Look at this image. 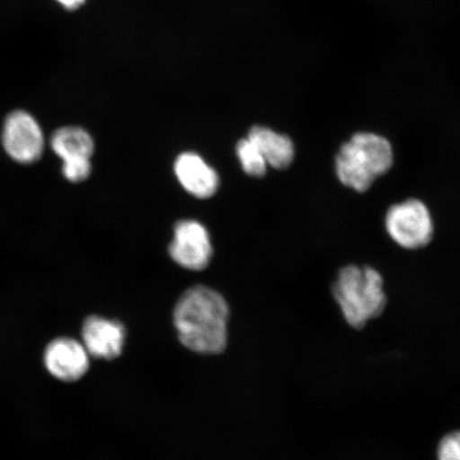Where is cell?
<instances>
[{
  "label": "cell",
  "mask_w": 460,
  "mask_h": 460,
  "mask_svg": "<svg viewBox=\"0 0 460 460\" xmlns=\"http://www.w3.org/2000/svg\"><path fill=\"white\" fill-rule=\"evenodd\" d=\"M90 358L83 342L70 337H58L46 345L43 364L58 381L75 383L88 372Z\"/></svg>",
  "instance_id": "8992f818"
},
{
  "label": "cell",
  "mask_w": 460,
  "mask_h": 460,
  "mask_svg": "<svg viewBox=\"0 0 460 460\" xmlns=\"http://www.w3.org/2000/svg\"><path fill=\"white\" fill-rule=\"evenodd\" d=\"M385 226L390 238L404 249H421L433 239V218L427 205L416 199L391 206Z\"/></svg>",
  "instance_id": "277c9868"
},
{
  "label": "cell",
  "mask_w": 460,
  "mask_h": 460,
  "mask_svg": "<svg viewBox=\"0 0 460 460\" xmlns=\"http://www.w3.org/2000/svg\"><path fill=\"white\" fill-rule=\"evenodd\" d=\"M170 255L180 266L192 271L205 269L212 257L208 232L197 221L178 222L170 245Z\"/></svg>",
  "instance_id": "52a82bcc"
},
{
  "label": "cell",
  "mask_w": 460,
  "mask_h": 460,
  "mask_svg": "<svg viewBox=\"0 0 460 460\" xmlns=\"http://www.w3.org/2000/svg\"><path fill=\"white\" fill-rule=\"evenodd\" d=\"M3 144L5 152L16 163L33 164L43 154V132L31 114L15 111L4 119Z\"/></svg>",
  "instance_id": "5b68a950"
},
{
  "label": "cell",
  "mask_w": 460,
  "mask_h": 460,
  "mask_svg": "<svg viewBox=\"0 0 460 460\" xmlns=\"http://www.w3.org/2000/svg\"><path fill=\"white\" fill-rule=\"evenodd\" d=\"M83 344L92 358L111 360L123 352L126 330L120 322L91 315L84 322Z\"/></svg>",
  "instance_id": "ba28073f"
},
{
  "label": "cell",
  "mask_w": 460,
  "mask_h": 460,
  "mask_svg": "<svg viewBox=\"0 0 460 460\" xmlns=\"http://www.w3.org/2000/svg\"><path fill=\"white\" fill-rule=\"evenodd\" d=\"M393 164L394 149L386 137L358 132L339 149L335 168L343 186L366 192Z\"/></svg>",
  "instance_id": "3957f363"
},
{
  "label": "cell",
  "mask_w": 460,
  "mask_h": 460,
  "mask_svg": "<svg viewBox=\"0 0 460 460\" xmlns=\"http://www.w3.org/2000/svg\"><path fill=\"white\" fill-rule=\"evenodd\" d=\"M56 2L59 3L62 7L67 10H75L82 7L85 0H56Z\"/></svg>",
  "instance_id": "9a60e30c"
},
{
  "label": "cell",
  "mask_w": 460,
  "mask_h": 460,
  "mask_svg": "<svg viewBox=\"0 0 460 460\" xmlns=\"http://www.w3.org/2000/svg\"><path fill=\"white\" fill-rule=\"evenodd\" d=\"M237 155L246 174L252 177H261L266 174L267 161L249 139L241 140L238 143Z\"/></svg>",
  "instance_id": "7c38bea8"
},
{
  "label": "cell",
  "mask_w": 460,
  "mask_h": 460,
  "mask_svg": "<svg viewBox=\"0 0 460 460\" xmlns=\"http://www.w3.org/2000/svg\"><path fill=\"white\" fill-rule=\"evenodd\" d=\"M228 319L226 298L205 286L183 293L174 309L178 337L187 349L199 354H218L226 349Z\"/></svg>",
  "instance_id": "6da1fadb"
},
{
  "label": "cell",
  "mask_w": 460,
  "mask_h": 460,
  "mask_svg": "<svg viewBox=\"0 0 460 460\" xmlns=\"http://www.w3.org/2000/svg\"><path fill=\"white\" fill-rule=\"evenodd\" d=\"M438 460H460V430L447 434L437 448Z\"/></svg>",
  "instance_id": "5bb4252c"
},
{
  "label": "cell",
  "mask_w": 460,
  "mask_h": 460,
  "mask_svg": "<svg viewBox=\"0 0 460 460\" xmlns=\"http://www.w3.org/2000/svg\"><path fill=\"white\" fill-rule=\"evenodd\" d=\"M51 147L63 161L90 159L94 152V142L83 128H62L51 137Z\"/></svg>",
  "instance_id": "8fae6325"
},
{
  "label": "cell",
  "mask_w": 460,
  "mask_h": 460,
  "mask_svg": "<svg viewBox=\"0 0 460 460\" xmlns=\"http://www.w3.org/2000/svg\"><path fill=\"white\" fill-rule=\"evenodd\" d=\"M332 296L344 320L358 331L382 315L387 306L382 275L371 267L342 268L332 285Z\"/></svg>",
  "instance_id": "7a4b0ae2"
},
{
  "label": "cell",
  "mask_w": 460,
  "mask_h": 460,
  "mask_svg": "<svg viewBox=\"0 0 460 460\" xmlns=\"http://www.w3.org/2000/svg\"><path fill=\"white\" fill-rule=\"evenodd\" d=\"M174 171L181 186L194 197L210 198L218 188V176L216 171L198 154H181L175 161Z\"/></svg>",
  "instance_id": "9c48e42d"
},
{
  "label": "cell",
  "mask_w": 460,
  "mask_h": 460,
  "mask_svg": "<svg viewBox=\"0 0 460 460\" xmlns=\"http://www.w3.org/2000/svg\"><path fill=\"white\" fill-rule=\"evenodd\" d=\"M247 139L254 144L267 164L275 169H287L295 159V144L290 137L272 129L255 126L251 129Z\"/></svg>",
  "instance_id": "30bf717a"
},
{
  "label": "cell",
  "mask_w": 460,
  "mask_h": 460,
  "mask_svg": "<svg viewBox=\"0 0 460 460\" xmlns=\"http://www.w3.org/2000/svg\"><path fill=\"white\" fill-rule=\"evenodd\" d=\"M90 159H74L63 161L62 172L67 181H84L91 174Z\"/></svg>",
  "instance_id": "4fadbf2b"
}]
</instances>
